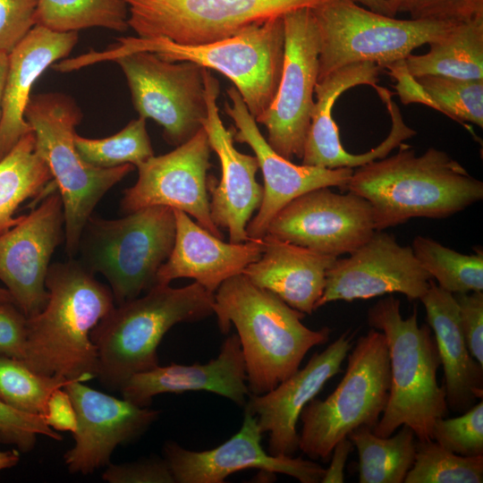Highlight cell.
<instances>
[{
    "label": "cell",
    "mask_w": 483,
    "mask_h": 483,
    "mask_svg": "<svg viewBox=\"0 0 483 483\" xmlns=\"http://www.w3.org/2000/svg\"><path fill=\"white\" fill-rule=\"evenodd\" d=\"M117 39L104 52L75 57V65L81 68L138 51L151 52L172 62H193L228 78L255 119L270 106L280 82L284 55L283 17L255 23L233 37L203 45H180L165 38Z\"/></svg>",
    "instance_id": "6"
},
{
    "label": "cell",
    "mask_w": 483,
    "mask_h": 483,
    "mask_svg": "<svg viewBox=\"0 0 483 483\" xmlns=\"http://www.w3.org/2000/svg\"><path fill=\"white\" fill-rule=\"evenodd\" d=\"M430 106L459 122L483 127V80H460L436 75L414 78Z\"/></svg>",
    "instance_id": "37"
},
{
    "label": "cell",
    "mask_w": 483,
    "mask_h": 483,
    "mask_svg": "<svg viewBox=\"0 0 483 483\" xmlns=\"http://www.w3.org/2000/svg\"><path fill=\"white\" fill-rule=\"evenodd\" d=\"M123 398L141 407H148L155 396L208 391L244 407L250 394L240 339L228 336L220 352L207 363L157 366L131 377L121 388Z\"/></svg>",
    "instance_id": "25"
},
{
    "label": "cell",
    "mask_w": 483,
    "mask_h": 483,
    "mask_svg": "<svg viewBox=\"0 0 483 483\" xmlns=\"http://www.w3.org/2000/svg\"><path fill=\"white\" fill-rule=\"evenodd\" d=\"M381 68L373 63H354L343 66L329 73L315 86L316 101L312 110L301 164L324 168H357L386 157L407 139L416 134L403 121L398 106L392 98V93L379 88L377 93L385 103L391 117V130L388 136L369 151L354 155L343 147L339 131L332 117V108L337 98L352 87L369 85L374 87L378 81Z\"/></svg>",
    "instance_id": "17"
},
{
    "label": "cell",
    "mask_w": 483,
    "mask_h": 483,
    "mask_svg": "<svg viewBox=\"0 0 483 483\" xmlns=\"http://www.w3.org/2000/svg\"><path fill=\"white\" fill-rule=\"evenodd\" d=\"M404 483H482L483 455L462 456L435 440L416 441V454Z\"/></svg>",
    "instance_id": "36"
},
{
    "label": "cell",
    "mask_w": 483,
    "mask_h": 483,
    "mask_svg": "<svg viewBox=\"0 0 483 483\" xmlns=\"http://www.w3.org/2000/svg\"><path fill=\"white\" fill-rule=\"evenodd\" d=\"M56 441L63 436L51 428L41 415L16 410L0 400V443L13 445L21 453L33 450L38 436Z\"/></svg>",
    "instance_id": "39"
},
{
    "label": "cell",
    "mask_w": 483,
    "mask_h": 483,
    "mask_svg": "<svg viewBox=\"0 0 483 483\" xmlns=\"http://www.w3.org/2000/svg\"><path fill=\"white\" fill-rule=\"evenodd\" d=\"M102 479L109 483H174L166 461L159 457L120 464L110 462Z\"/></svg>",
    "instance_id": "42"
},
{
    "label": "cell",
    "mask_w": 483,
    "mask_h": 483,
    "mask_svg": "<svg viewBox=\"0 0 483 483\" xmlns=\"http://www.w3.org/2000/svg\"><path fill=\"white\" fill-rule=\"evenodd\" d=\"M73 381L38 373L22 360L0 356V400L21 411L43 416L51 394Z\"/></svg>",
    "instance_id": "35"
},
{
    "label": "cell",
    "mask_w": 483,
    "mask_h": 483,
    "mask_svg": "<svg viewBox=\"0 0 483 483\" xmlns=\"http://www.w3.org/2000/svg\"><path fill=\"white\" fill-rule=\"evenodd\" d=\"M44 308L27 318L23 361L32 370L86 382L97 377L98 359L92 329L114 307L108 285L78 259L51 263Z\"/></svg>",
    "instance_id": "1"
},
{
    "label": "cell",
    "mask_w": 483,
    "mask_h": 483,
    "mask_svg": "<svg viewBox=\"0 0 483 483\" xmlns=\"http://www.w3.org/2000/svg\"><path fill=\"white\" fill-rule=\"evenodd\" d=\"M53 181L45 160L35 149L30 131L0 160V234L15 225L14 213L28 199L38 196Z\"/></svg>",
    "instance_id": "30"
},
{
    "label": "cell",
    "mask_w": 483,
    "mask_h": 483,
    "mask_svg": "<svg viewBox=\"0 0 483 483\" xmlns=\"http://www.w3.org/2000/svg\"><path fill=\"white\" fill-rule=\"evenodd\" d=\"M354 334L351 330L343 333L323 352L314 353L305 367L267 393L250 394L244 410L257 417L263 433H268L270 454L292 456L299 449L297 422L301 412L328 380L342 372Z\"/></svg>",
    "instance_id": "23"
},
{
    "label": "cell",
    "mask_w": 483,
    "mask_h": 483,
    "mask_svg": "<svg viewBox=\"0 0 483 483\" xmlns=\"http://www.w3.org/2000/svg\"><path fill=\"white\" fill-rule=\"evenodd\" d=\"M284 55L276 94L255 120L267 131V141L279 155L301 159L315 105L319 41L310 8L283 16Z\"/></svg>",
    "instance_id": "13"
},
{
    "label": "cell",
    "mask_w": 483,
    "mask_h": 483,
    "mask_svg": "<svg viewBox=\"0 0 483 483\" xmlns=\"http://www.w3.org/2000/svg\"><path fill=\"white\" fill-rule=\"evenodd\" d=\"M38 0H0V51L9 54L36 25Z\"/></svg>",
    "instance_id": "41"
},
{
    "label": "cell",
    "mask_w": 483,
    "mask_h": 483,
    "mask_svg": "<svg viewBox=\"0 0 483 483\" xmlns=\"http://www.w3.org/2000/svg\"><path fill=\"white\" fill-rule=\"evenodd\" d=\"M36 25L58 32L95 27L123 32L128 8L124 0H38Z\"/></svg>",
    "instance_id": "32"
},
{
    "label": "cell",
    "mask_w": 483,
    "mask_h": 483,
    "mask_svg": "<svg viewBox=\"0 0 483 483\" xmlns=\"http://www.w3.org/2000/svg\"><path fill=\"white\" fill-rule=\"evenodd\" d=\"M27 317L13 303L0 304V356L23 360Z\"/></svg>",
    "instance_id": "44"
},
{
    "label": "cell",
    "mask_w": 483,
    "mask_h": 483,
    "mask_svg": "<svg viewBox=\"0 0 483 483\" xmlns=\"http://www.w3.org/2000/svg\"><path fill=\"white\" fill-rule=\"evenodd\" d=\"M21 452L13 448L8 451L0 450V471L15 467L20 462Z\"/></svg>",
    "instance_id": "48"
},
{
    "label": "cell",
    "mask_w": 483,
    "mask_h": 483,
    "mask_svg": "<svg viewBox=\"0 0 483 483\" xmlns=\"http://www.w3.org/2000/svg\"><path fill=\"white\" fill-rule=\"evenodd\" d=\"M139 38L196 46L233 37L249 26L325 0H124Z\"/></svg>",
    "instance_id": "11"
},
{
    "label": "cell",
    "mask_w": 483,
    "mask_h": 483,
    "mask_svg": "<svg viewBox=\"0 0 483 483\" xmlns=\"http://www.w3.org/2000/svg\"><path fill=\"white\" fill-rule=\"evenodd\" d=\"M226 94L232 104L225 102V111L236 128L233 140L251 148L264 179L261 204L246 228L250 238H263L273 217L295 198L322 187L345 189L352 168L330 169L292 163L268 144L238 90L233 86Z\"/></svg>",
    "instance_id": "20"
},
{
    "label": "cell",
    "mask_w": 483,
    "mask_h": 483,
    "mask_svg": "<svg viewBox=\"0 0 483 483\" xmlns=\"http://www.w3.org/2000/svg\"><path fill=\"white\" fill-rule=\"evenodd\" d=\"M74 143L79 154L87 163L102 168L127 164L136 167L154 156L146 119L140 116L106 138L89 139L76 133Z\"/></svg>",
    "instance_id": "34"
},
{
    "label": "cell",
    "mask_w": 483,
    "mask_h": 483,
    "mask_svg": "<svg viewBox=\"0 0 483 483\" xmlns=\"http://www.w3.org/2000/svg\"><path fill=\"white\" fill-rule=\"evenodd\" d=\"M350 352L335 389L324 400L313 398L301 412L299 449L310 460L327 461L340 440L360 427L373 428L386 408L391 375L384 334L371 328Z\"/></svg>",
    "instance_id": "9"
},
{
    "label": "cell",
    "mask_w": 483,
    "mask_h": 483,
    "mask_svg": "<svg viewBox=\"0 0 483 483\" xmlns=\"http://www.w3.org/2000/svg\"><path fill=\"white\" fill-rule=\"evenodd\" d=\"M352 449L353 445L348 437L340 440L335 445L329 467L325 469L321 483L344 482V467Z\"/></svg>",
    "instance_id": "46"
},
{
    "label": "cell",
    "mask_w": 483,
    "mask_h": 483,
    "mask_svg": "<svg viewBox=\"0 0 483 483\" xmlns=\"http://www.w3.org/2000/svg\"><path fill=\"white\" fill-rule=\"evenodd\" d=\"M422 268L437 285L453 293L483 291V253L462 254L435 240L418 235L411 245Z\"/></svg>",
    "instance_id": "33"
},
{
    "label": "cell",
    "mask_w": 483,
    "mask_h": 483,
    "mask_svg": "<svg viewBox=\"0 0 483 483\" xmlns=\"http://www.w3.org/2000/svg\"><path fill=\"white\" fill-rule=\"evenodd\" d=\"M391 11V13L394 17L398 13H402L404 5L408 0H385Z\"/></svg>",
    "instance_id": "50"
},
{
    "label": "cell",
    "mask_w": 483,
    "mask_h": 483,
    "mask_svg": "<svg viewBox=\"0 0 483 483\" xmlns=\"http://www.w3.org/2000/svg\"><path fill=\"white\" fill-rule=\"evenodd\" d=\"M434 337L444 370L447 406L464 412L483 397V366L469 352L460 322L454 295L440 288L433 279L419 299Z\"/></svg>",
    "instance_id": "28"
},
{
    "label": "cell",
    "mask_w": 483,
    "mask_h": 483,
    "mask_svg": "<svg viewBox=\"0 0 483 483\" xmlns=\"http://www.w3.org/2000/svg\"><path fill=\"white\" fill-rule=\"evenodd\" d=\"M214 294L197 282L181 288L155 284L145 295L114 305L90 333L97 378L120 391L133 375L158 366L157 347L165 335L174 325L213 315Z\"/></svg>",
    "instance_id": "4"
},
{
    "label": "cell",
    "mask_w": 483,
    "mask_h": 483,
    "mask_svg": "<svg viewBox=\"0 0 483 483\" xmlns=\"http://www.w3.org/2000/svg\"><path fill=\"white\" fill-rule=\"evenodd\" d=\"M400 308L390 294L368 311L369 325L386 337L391 375L387 402L372 431L389 436L406 425L418 440H430L435 422L448 410L445 387L437 383L441 361L430 327L418 324L417 308L407 318Z\"/></svg>",
    "instance_id": "5"
},
{
    "label": "cell",
    "mask_w": 483,
    "mask_h": 483,
    "mask_svg": "<svg viewBox=\"0 0 483 483\" xmlns=\"http://www.w3.org/2000/svg\"><path fill=\"white\" fill-rule=\"evenodd\" d=\"M174 238L175 217L169 207H146L118 219L91 215L81 232L77 259L106 279L117 305L156 284Z\"/></svg>",
    "instance_id": "8"
},
{
    "label": "cell",
    "mask_w": 483,
    "mask_h": 483,
    "mask_svg": "<svg viewBox=\"0 0 483 483\" xmlns=\"http://www.w3.org/2000/svg\"><path fill=\"white\" fill-rule=\"evenodd\" d=\"M13 303V299L7 289L0 287V304Z\"/></svg>",
    "instance_id": "51"
},
{
    "label": "cell",
    "mask_w": 483,
    "mask_h": 483,
    "mask_svg": "<svg viewBox=\"0 0 483 483\" xmlns=\"http://www.w3.org/2000/svg\"><path fill=\"white\" fill-rule=\"evenodd\" d=\"M78 32H58L35 25L8 54L0 118V160L31 131L24 117L36 80L53 64L68 56Z\"/></svg>",
    "instance_id": "26"
},
{
    "label": "cell",
    "mask_w": 483,
    "mask_h": 483,
    "mask_svg": "<svg viewBox=\"0 0 483 483\" xmlns=\"http://www.w3.org/2000/svg\"><path fill=\"white\" fill-rule=\"evenodd\" d=\"M43 418L45 422L55 431L75 433L78 427L76 410L69 394L64 387L58 388L51 394Z\"/></svg>",
    "instance_id": "45"
},
{
    "label": "cell",
    "mask_w": 483,
    "mask_h": 483,
    "mask_svg": "<svg viewBox=\"0 0 483 483\" xmlns=\"http://www.w3.org/2000/svg\"><path fill=\"white\" fill-rule=\"evenodd\" d=\"M262 434L257 417L244 410L241 428L223 444L193 451L168 441L164 445V458L174 483H223L231 474L246 469L288 475L301 483L321 482L325 469L320 464L310 459L270 454L262 447Z\"/></svg>",
    "instance_id": "19"
},
{
    "label": "cell",
    "mask_w": 483,
    "mask_h": 483,
    "mask_svg": "<svg viewBox=\"0 0 483 483\" xmlns=\"http://www.w3.org/2000/svg\"><path fill=\"white\" fill-rule=\"evenodd\" d=\"M319 41L318 81L335 70L369 62L380 68L404 60L457 23L377 13L350 0H325L311 9ZM462 23V22H461Z\"/></svg>",
    "instance_id": "10"
},
{
    "label": "cell",
    "mask_w": 483,
    "mask_h": 483,
    "mask_svg": "<svg viewBox=\"0 0 483 483\" xmlns=\"http://www.w3.org/2000/svg\"><path fill=\"white\" fill-rule=\"evenodd\" d=\"M174 243L169 257L157 271L156 284L191 278L215 293L225 280L242 274L262 255L263 238H250L239 243L225 242L192 221L183 211L174 209Z\"/></svg>",
    "instance_id": "24"
},
{
    "label": "cell",
    "mask_w": 483,
    "mask_h": 483,
    "mask_svg": "<svg viewBox=\"0 0 483 483\" xmlns=\"http://www.w3.org/2000/svg\"><path fill=\"white\" fill-rule=\"evenodd\" d=\"M462 331L471 356L483 366V292L453 294Z\"/></svg>",
    "instance_id": "43"
},
{
    "label": "cell",
    "mask_w": 483,
    "mask_h": 483,
    "mask_svg": "<svg viewBox=\"0 0 483 483\" xmlns=\"http://www.w3.org/2000/svg\"><path fill=\"white\" fill-rule=\"evenodd\" d=\"M214 296L219 330L226 334L232 324L237 330L250 394L272 390L299 369L311 348L329 340V327H307L304 313L243 274L225 280Z\"/></svg>",
    "instance_id": "3"
},
{
    "label": "cell",
    "mask_w": 483,
    "mask_h": 483,
    "mask_svg": "<svg viewBox=\"0 0 483 483\" xmlns=\"http://www.w3.org/2000/svg\"><path fill=\"white\" fill-rule=\"evenodd\" d=\"M77 413L74 445L64 461L71 473L87 475L110 463L114 449L141 436L159 411L93 389L80 381L64 387Z\"/></svg>",
    "instance_id": "21"
},
{
    "label": "cell",
    "mask_w": 483,
    "mask_h": 483,
    "mask_svg": "<svg viewBox=\"0 0 483 483\" xmlns=\"http://www.w3.org/2000/svg\"><path fill=\"white\" fill-rule=\"evenodd\" d=\"M211 147L205 130L166 154L139 164L135 184L123 191L120 202L129 214L151 206H165L192 216L213 235L224 239L210 216L208 171Z\"/></svg>",
    "instance_id": "15"
},
{
    "label": "cell",
    "mask_w": 483,
    "mask_h": 483,
    "mask_svg": "<svg viewBox=\"0 0 483 483\" xmlns=\"http://www.w3.org/2000/svg\"><path fill=\"white\" fill-rule=\"evenodd\" d=\"M399 147L353 169L344 189L369 202L376 231L412 217L445 218L483 199V182L446 152L429 148L417 156L411 146Z\"/></svg>",
    "instance_id": "2"
},
{
    "label": "cell",
    "mask_w": 483,
    "mask_h": 483,
    "mask_svg": "<svg viewBox=\"0 0 483 483\" xmlns=\"http://www.w3.org/2000/svg\"><path fill=\"white\" fill-rule=\"evenodd\" d=\"M64 240V207L57 189L0 234V281L27 318L47 303L46 275L55 250Z\"/></svg>",
    "instance_id": "16"
},
{
    "label": "cell",
    "mask_w": 483,
    "mask_h": 483,
    "mask_svg": "<svg viewBox=\"0 0 483 483\" xmlns=\"http://www.w3.org/2000/svg\"><path fill=\"white\" fill-rule=\"evenodd\" d=\"M359 456L360 483H403L416 454L414 432L406 425L389 436H379L360 427L347 436Z\"/></svg>",
    "instance_id": "31"
},
{
    "label": "cell",
    "mask_w": 483,
    "mask_h": 483,
    "mask_svg": "<svg viewBox=\"0 0 483 483\" xmlns=\"http://www.w3.org/2000/svg\"><path fill=\"white\" fill-rule=\"evenodd\" d=\"M402 13L411 19L468 22L483 17V0H408Z\"/></svg>",
    "instance_id": "40"
},
{
    "label": "cell",
    "mask_w": 483,
    "mask_h": 483,
    "mask_svg": "<svg viewBox=\"0 0 483 483\" xmlns=\"http://www.w3.org/2000/svg\"><path fill=\"white\" fill-rule=\"evenodd\" d=\"M203 77L208 106L203 129L221 165L220 182L214 183L212 177L208 181L210 216L220 230H227L230 242H243L250 239L247 225L263 198V187L256 180L259 166L255 156L241 153L234 148L233 130L226 129L220 118L216 103L219 81L205 68Z\"/></svg>",
    "instance_id": "22"
},
{
    "label": "cell",
    "mask_w": 483,
    "mask_h": 483,
    "mask_svg": "<svg viewBox=\"0 0 483 483\" xmlns=\"http://www.w3.org/2000/svg\"><path fill=\"white\" fill-rule=\"evenodd\" d=\"M430 279L411 246H402L394 236L376 231L349 257L334 261L326 272L318 309L331 301L367 300L394 292L402 293L411 301L419 300Z\"/></svg>",
    "instance_id": "18"
},
{
    "label": "cell",
    "mask_w": 483,
    "mask_h": 483,
    "mask_svg": "<svg viewBox=\"0 0 483 483\" xmlns=\"http://www.w3.org/2000/svg\"><path fill=\"white\" fill-rule=\"evenodd\" d=\"M372 12L392 16L391 11L385 0H350Z\"/></svg>",
    "instance_id": "47"
},
{
    "label": "cell",
    "mask_w": 483,
    "mask_h": 483,
    "mask_svg": "<svg viewBox=\"0 0 483 483\" xmlns=\"http://www.w3.org/2000/svg\"><path fill=\"white\" fill-rule=\"evenodd\" d=\"M422 55L403 60L413 78L436 75L460 80H483V17L457 23L446 35L429 44Z\"/></svg>",
    "instance_id": "29"
},
{
    "label": "cell",
    "mask_w": 483,
    "mask_h": 483,
    "mask_svg": "<svg viewBox=\"0 0 483 483\" xmlns=\"http://www.w3.org/2000/svg\"><path fill=\"white\" fill-rule=\"evenodd\" d=\"M113 62L124 74L139 116L157 122L170 145L188 141L203 128L208 106L200 65L165 60L147 51L125 54Z\"/></svg>",
    "instance_id": "12"
},
{
    "label": "cell",
    "mask_w": 483,
    "mask_h": 483,
    "mask_svg": "<svg viewBox=\"0 0 483 483\" xmlns=\"http://www.w3.org/2000/svg\"><path fill=\"white\" fill-rule=\"evenodd\" d=\"M8 69V54L0 51V118L2 114V101Z\"/></svg>",
    "instance_id": "49"
},
{
    "label": "cell",
    "mask_w": 483,
    "mask_h": 483,
    "mask_svg": "<svg viewBox=\"0 0 483 483\" xmlns=\"http://www.w3.org/2000/svg\"><path fill=\"white\" fill-rule=\"evenodd\" d=\"M432 437L437 444L462 456L483 455V402H476L462 415L437 419Z\"/></svg>",
    "instance_id": "38"
},
{
    "label": "cell",
    "mask_w": 483,
    "mask_h": 483,
    "mask_svg": "<svg viewBox=\"0 0 483 483\" xmlns=\"http://www.w3.org/2000/svg\"><path fill=\"white\" fill-rule=\"evenodd\" d=\"M82 116L75 100L60 92L31 95L24 113L35 136V149L47 163L63 201L70 258L77 256L81 232L97 204L134 169L131 164L97 167L80 157L74 136Z\"/></svg>",
    "instance_id": "7"
},
{
    "label": "cell",
    "mask_w": 483,
    "mask_h": 483,
    "mask_svg": "<svg viewBox=\"0 0 483 483\" xmlns=\"http://www.w3.org/2000/svg\"><path fill=\"white\" fill-rule=\"evenodd\" d=\"M264 250L243 274L254 284L267 289L290 307L311 315L326 285V272L336 257L279 240L263 237Z\"/></svg>",
    "instance_id": "27"
},
{
    "label": "cell",
    "mask_w": 483,
    "mask_h": 483,
    "mask_svg": "<svg viewBox=\"0 0 483 483\" xmlns=\"http://www.w3.org/2000/svg\"><path fill=\"white\" fill-rule=\"evenodd\" d=\"M375 232L373 209L366 199L322 187L284 206L266 234L338 258L360 248Z\"/></svg>",
    "instance_id": "14"
}]
</instances>
